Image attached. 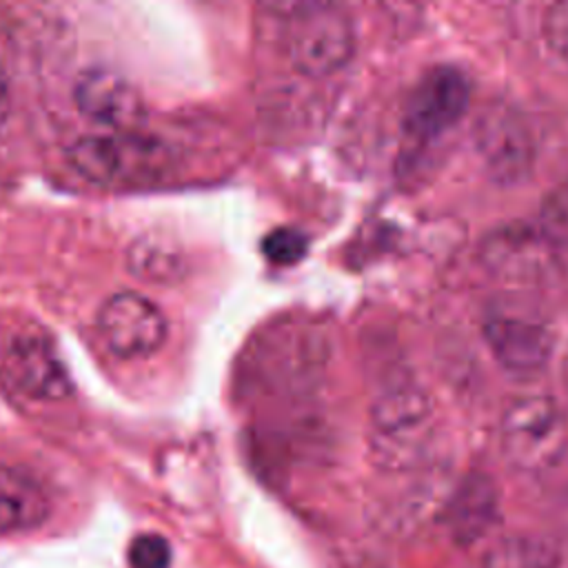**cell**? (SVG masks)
I'll return each instance as SVG.
<instances>
[{
	"instance_id": "cell-6",
	"label": "cell",
	"mask_w": 568,
	"mask_h": 568,
	"mask_svg": "<svg viewBox=\"0 0 568 568\" xmlns=\"http://www.w3.org/2000/svg\"><path fill=\"white\" fill-rule=\"evenodd\" d=\"M468 95L470 84L462 71L450 67L428 71L408 98L404 115L406 131L419 142L439 138L464 115Z\"/></svg>"
},
{
	"instance_id": "cell-12",
	"label": "cell",
	"mask_w": 568,
	"mask_h": 568,
	"mask_svg": "<svg viewBox=\"0 0 568 568\" xmlns=\"http://www.w3.org/2000/svg\"><path fill=\"white\" fill-rule=\"evenodd\" d=\"M51 504L42 484L22 468L0 464V535L40 526Z\"/></svg>"
},
{
	"instance_id": "cell-1",
	"label": "cell",
	"mask_w": 568,
	"mask_h": 568,
	"mask_svg": "<svg viewBox=\"0 0 568 568\" xmlns=\"http://www.w3.org/2000/svg\"><path fill=\"white\" fill-rule=\"evenodd\" d=\"M69 164L100 186H142L162 180L173 155L162 140L142 131H104L78 138L69 146Z\"/></svg>"
},
{
	"instance_id": "cell-16",
	"label": "cell",
	"mask_w": 568,
	"mask_h": 568,
	"mask_svg": "<svg viewBox=\"0 0 568 568\" xmlns=\"http://www.w3.org/2000/svg\"><path fill=\"white\" fill-rule=\"evenodd\" d=\"M171 546L162 535L142 532L126 548L129 568H171Z\"/></svg>"
},
{
	"instance_id": "cell-9",
	"label": "cell",
	"mask_w": 568,
	"mask_h": 568,
	"mask_svg": "<svg viewBox=\"0 0 568 568\" xmlns=\"http://www.w3.org/2000/svg\"><path fill=\"white\" fill-rule=\"evenodd\" d=\"M484 337L495 359L510 373H537L552 353V331L535 315L499 311L484 322Z\"/></svg>"
},
{
	"instance_id": "cell-8",
	"label": "cell",
	"mask_w": 568,
	"mask_h": 568,
	"mask_svg": "<svg viewBox=\"0 0 568 568\" xmlns=\"http://www.w3.org/2000/svg\"><path fill=\"white\" fill-rule=\"evenodd\" d=\"M557 246L539 226H504L481 246L486 266L504 280L541 282L557 271Z\"/></svg>"
},
{
	"instance_id": "cell-17",
	"label": "cell",
	"mask_w": 568,
	"mask_h": 568,
	"mask_svg": "<svg viewBox=\"0 0 568 568\" xmlns=\"http://www.w3.org/2000/svg\"><path fill=\"white\" fill-rule=\"evenodd\" d=\"M539 229L557 248H568V186H561L546 197Z\"/></svg>"
},
{
	"instance_id": "cell-11",
	"label": "cell",
	"mask_w": 568,
	"mask_h": 568,
	"mask_svg": "<svg viewBox=\"0 0 568 568\" xmlns=\"http://www.w3.org/2000/svg\"><path fill=\"white\" fill-rule=\"evenodd\" d=\"M477 146L488 171L504 180H521L532 164V140L521 118L506 106L486 111L477 122Z\"/></svg>"
},
{
	"instance_id": "cell-2",
	"label": "cell",
	"mask_w": 568,
	"mask_h": 568,
	"mask_svg": "<svg viewBox=\"0 0 568 568\" xmlns=\"http://www.w3.org/2000/svg\"><path fill=\"white\" fill-rule=\"evenodd\" d=\"M355 31L337 4H295L284 20V51L291 64L311 78L339 71L353 55Z\"/></svg>"
},
{
	"instance_id": "cell-13",
	"label": "cell",
	"mask_w": 568,
	"mask_h": 568,
	"mask_svg": "<svg viewBox=\"0 0 568 568\" xmlns=\"http://www.w3.org/2000/svg\"><path fill=\"white\" fill-rule=\"evenodd\" d=\"M497 515V493L490 479L481 475L468 477L453 495L446 510V526L455 544L470 546L479 541L493 526Z\"/></svg>"
},
{
	"instance_id": "cell-4",
	"label": "cell",
	"mask_w": 568,
	"mask_h": 568,
	"mask_svg": "<svg viewBox=\"0 0 568 568\" xmlns=\"http://www.w3.org/2000/svg\"><path fill=\"white\" fill-rule=\"evenodd\" d=\"M98 331L113 355L133 359L155 353L166 339L169 324L160 306L146 295L120 291L102 304Z\"/></svg>"
},
{
	"instance_id": "cell-3",
	"label": "cell",
	"mask_w": 568,
	"mask_h": 568,
	"mask_svg": "<svg viewBox=\"0 0 568 568\" xmlns=\"http://www.w3.org/2000/svg\"><path fill=\"white\" fill-rule=\"evenodd\" d=\"M501 450L521 473H546L568 450V419L546 395L515 399L501 417Z\"/></svg>"
},
{
	"instance_id": "cell-19",
	"label": "cell",
	"mask_w": 568,
	"mask_h": 568,
	"mask_svg": "<svg viewBox=\"0 0 568 568\" xmlns=\"http://www.w3.org/2000/svg\"><path fill=\"white\" fill-rule=\"evenodd\" d=\"M9 113V87H7V80H4V73L0 69V124L4 122Z\"/></svg>"
},
{
	"instance_id": "cell-10",
	"label": "cell",
	"mask_w": 568,
	"mask_h": 568,
	"mask_svg": "<svg viewBox=\"0 0 568 568\" xmlns=\"http://www.w3.org/2000/svg\"><path fill=\"white\" fill-rule=\"evenodd\" d=\"M4 368L11 382L33 399H62L71 393L69 373L53 344L42 335H18L11 339Z\"/></svg>"
},
{
	"instance_id": "cell-15",
	"label": "cell",
	"mask_w": 568,
	"mask_h": 568,
	"mask_svg": "<svg viewBox=\"0 0 568 568\" xmlns=\"http://www.w3.org/2000/svg\"><path fill=\"white\" fill-rule=\"evenodd\" d=\"M308 242L295 229H275L262 240V253L271 264L291 266L306 255Z\"/></svg>"
},
{
	"instance_id": "cell-14",
	"label": "cell",
	"mask_w": 568,
	"mask_h": 568,
	"mask_svg": "<svg viewBox=\"0 0 568 568\" xmlns=\"http://www.w3.org/2000/svg\"><path fill=\"white\" fill-rule=\"evenodd\" d=\"M559 550L535 537L510 535L484 550L479 568H559Z\"/></svg>"
},
{
	"instance_id": "cell-18",
	"label": "cell",
	"mask_w": 568,
	"mask_h": 568,
	"mask_svg": "<svg viewBox=\"0 0 568 568\" xmlns=\"http://www.w3.org/2000/svg\"><path fill=\"white\" fill-rule=\"evenodd\" d=\"M544 36L550 49L568 64V2H557L546 11Z\"/></svg>"
},
{
	"instance_id": "cell-7",
	"label": "cell",
	"mask_w": 568,
	"mask_h": 568,
	"mask_svg": "<svg viewBox=\"0 0 568 568\" xmlns=\"http://www.w3.org/2000/svg\"><path fill=\"white\" fill-rule=\"evenodd\" d=\"M78 111L109 131H140L146 109L138 89L120 73L102 67L82 71L73 84Z\"/></svg>"
},
{
	"instance_id": "cell-5",
	"label": "cell",
	"mask_w": 568,
	"mask_h": 568,
	"mask_svg": "<svg viewBox=\"0 0 568 568\" xmlns=\"http://www.w3.org/2000/svg\"><path fill=\"white\" fill-rule=\"evenodd\" d=\"M430 426V404L415 386L386 390L373 408V446L379 459L399 466L417 457Z\"/></svg>"
},
{
	"instance_id": "cell-20",
	"label": "cell",
	"mask_w": 568,
	"mask_h": 568,
	"mask_svg": "<svg viewBox=\"0 0 568 568\" xmlns=\"http://www.w3.org/2000/svg\"><path fill=\"white\" fill-rule=\"evenodd\" d=\"M362 568H384V566H375V564H368V566H362Z\"/></svg>"
}]
</instances>
